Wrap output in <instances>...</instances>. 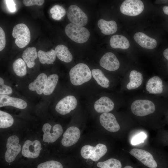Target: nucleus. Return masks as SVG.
Instances as JSON below:
<instances>
[{
    "instance_id": "6ab92c4d",
    "label": "nucleus",
    "mask_w": 168,
    "mask_h": 168,
    "mask_svg": "<svg viewBox=\"0 0 168 168\" xmlns=\"http://www.w3.org/2000/svg\"><path fill=\"white\" fill-rule=\"evenodd\" d=\"M47 78L45 74H40L33 82L29 84V89L31 91H35L39 95L41 94L44 91Z\"/></svg>"
},
{
    "instance_id": "c9c22d12",
    "label": "nucleus",
    "mask_w": 168,
    "mask_h": 168,
    "mask_svg": "<svg viewBox=\"0 0 168 168\" xmlns=\"http://www.w3.org/2000/svg\"><path fill=\"white\" fill-rule=\"evenodd\" d=\"M44 2L43 0H24L23 4L26 6H30L34 5L41 6Z\"/></svg>"
},
{
    "instance_id": "2f4dec72",
    "label": "nucleus",
    "mask_w": 168,
    "mask_h": 168,
    "mask_svg": "<svg viewBox=\"0 0 168 168\" xmlns=\"http://www.w3.org/2000/svg\"><path fill=\"white\" fill-rule=\"evenodd\" d=\"M97 166L100 168L105 166L109 168H121L122 165L118 160L114 158H110L105 161L97 163Z\"/></svg>"
},
{
    "instance_id": "7c9ffc66",
    "label": "nucleus",
    "mask_w": 168,
    "mask_h": 168,
    "mask_svg": "<svg viewBox=\"0 0 168 168\" xmlns=\"http://www.w3.org/2000/svg\"><path fill=\"white\" fill-rule=\"evenodd\" d=\"M50 12L52 14V17L56 20H61L66 14V11L64 8L58 5L53 6L50 9Z\"/></svg>"
},
{
    "instance_id": "c85d7f7f",
    "label": "nucleus",
    "mask_w": 168,
    "mask_h": 168,
    "mask_svg": "<svg viewBox=\"0 0 168 168\" xmlns=\"http://www.w3.org/2000/svg\"><path fill=\"white\" fill-rule=\"evenodd\" d=\"M13 70L16 74L19 77H22L26 73V67L25 61L21 58L16 59L13 64Z\"/></svg>"
},
{
    "instance_id": "412c9836",
    "label": "nucleus",
    "mask_w": 168,
    "mask_h": 168,
    "mask_svg": "<svg viewBox=\"0 0 168 168\" xmlns=\"http://www.w3.org/2000/svg\"><path fill=\"white\" fill-rule=\"evenodd\" d=\"M97 25L101 33L105 35L113 34L117 30V24L114 21H108L100 19L98 21Z\"/></svg>"
},
{
    "instance_id": "dca6fc26",
    "label": "nucleus",
    "mask_w": 168,
    "mask_h": 168,
    "mask_svg": "<svg viewBox=\"0 0 168 168\" xmlns=\"http://www.w3.org/2000/svg\"><path fill=\"white\" fill-rule=\"evenodd\" d=\"M26 102L19 98L11 97L7 95H0V107L11 106L16 108L23 109L27 107Z\"/></svg>"
},
{
    "instance_id": "a19ab883",
    "label": "nucleus",
    "mask_w": 168,
    "mask_h": 168,
    "mask_svg": "<svg viewBox=\"0 0 168 168\" xmlns=\"http://www.w3.org/2000/svg\"><path fill=\"white\" fill-rule=\"evenodd\" d=\"M124 168H133L132 166H125Z\"/></svg>"
},
{
    "instance_id": "a211bd4d",
    "label": "nucleus",
    "mask_w": 168,
    "mask_h": 168,
    "mask_svg": "<svg viewBox=\"0 0 168 168\" xmlns=\"http://www.w3.org/2000/svg\"><path fill=\"white\" fill-rule=\"evenodd\" d=\"M114 104L109 98L104 96L97 100L94 104L95 110L99 113L109 112L114 108Z\"/></svg>"
},
{
    "instance_id": "a878e982",
    "label": "nucleus",
    "mask_w": 168,
    "mask_h": 168,
    "mask_svg": "<svg viewBox=\"0 0 168 168\" xmlns=\"http://www.w3.org/2000/svg\"><path fill=\"white\" fill-rule=\"evenodd\" d=\"M37 53L39 61L42 64H53L56 59V55L55 50L52 49L47 52L40 50Z\"/></svg>"
},
{
    "instance_id": "4c0bfd02",
    "label": "nucleus",
    "mask_w": 168,
    "mask_h": 168,
    "mask_svg": "<svg viewBox=\"0 0 168 168\" xmlns=\"http://www.w3.org/2000/svg\"><path fill=\"white\" fill-rule=\"evenodd\" d=\"M6 5L10 11L11 12H14L16 11V4L13 0H5Z\"/></svg>"
},
{
    "instance_id": "1a4fd4ad",
    "label": "nucleus",
    "mask_w": 168,
    "mask_h": 168,
    "mask_svg": "<svg viewBox=\"0 0 168 168\" xmlns=\"http://www.w3.org/2000/svg\"><path fill=\"white\" fill-rule=\"evenodd\" d=\"M43 140L47 142L52 143L55 142L62 134L63 129L61 125L55 124L52 128L48 123H45L43 126Z\"/></svg>"
},
{
    "instance_id": "e433bc0d",
    "label": "nucleus",
    "mask_w": 168,
    "mask_h": 168,
    "mask_svg": "<svg viewBox=\"0 0 168 168\" xmlns=\"http://www.w3.org/2000/svg\"><path fill=\"white\" fill-rule=\"evenodd\" d=\"M6 43L5 35L3 29L0 27V51L5 48Z\"/></svg>"
},
{
    "instance_id": "f704fd0d",
    "label": "nucleus",
    "mask_w": 168,
    "mask_h": 168,
    "mask_svg": "<svg viewBox=\"0 0 168 168\" xmlns=\"http://www.w3.org/2000/svg\"><path fill=\"white\" fill-rule=\"evenodd\" d=\"M147 138V135L143 132H141L134 137L131 142L133 145H136L144 142Z\"/></svg>"
},
{
    "instance_id": "9b49d317",
    "label": "nucleus",
    "mask_w": 168,
    "mask_h": 168,
    "mask_svg": "<svg viewBox=\"0 0 168 168\" xmlns=\"http://www.w3.org/2000/svg\"><path fill=\"white\" fill-rule=\"evenodd\" d=\"M77 101L73 96H67L60 100L55 106L56 111L63 115L69 113L76 107Z\"/></svg>"
},
{
    "instance_id": "20e7f679",
    "label": "nucleus",
    "mask_w": 168,
    "mask_h": 168,
    "mask_svg": "<svg viewBox=\"0 0 168 168\" xmlns=\"http://www.w3.org/2000/svg\"><path fill=\"white\" fill-rule=\"evenodd\" d=\"M131 110L134 115L138 116H144L154 112L155 106L151 100L147 99H138L132 103Z\"/></svg>"
},
{
    "instance_id": "f3484780",
    "label": "nucleus",
    "mask_w": 168,
    "mask_h": 168,
    "mask_svg": "<svg viewBox=\"0 0 168 168\" xmlns=\"http://www.w3.org/2000/svg\"><path fill=\"white\" fill-rule=\"evenodd\" d=\"M134 39L138 44L145 49H153L157 45V42L155 39L142 32L136 33L134 35Z\"/></svg>"
},
{
    "instance_id": "b1692460",
    "label": "nucleus",
    "mask_w": 168,
    "mask_h": 168,
    "mask_svg": "<svg viewBox=\"0 0 168 168\" xmlns=\"http://www.w3.org/2000/svg\"><path fill=\"white\" fill-rule=\"evenodd\" d=\"M129 77L130 81L126 86L128 89L131 90L137 88L142 84L143 78L140 72L132 70L130 73Z\"/></svg>"
},
{
    "instance_id": "7ed1b4c3",
    "label": "nucleus",
    "mask_w": 168,
    "mask_h": 168,
    "mask_svg": "<svg viewBox=\"0 0 168 168\" xmlns=\"http://www.w3.org/2000/svg\"><path fill=\"white\" fill-rule=\"evenodd\" d=\"M12 36L16 39V44L20 48L25 47L30 40V30L28 26L23 23L18 24L14 26Z\"/></svg>"
},
{
    "instance_id": "0eeeda50",
    "label": "nucleus",
    "mask_w": 168,
    "mask_h": 168,
    "mask_svg": "<svg viewBox=\"0 0 168 168\" xmlns=\"http://www.w3.org/2000/svg\"><path fill=\"white\" fill-rule=\"evenodd\" d=\"M18 137L15 135L10 137L7 139L6 147L7 148L5 154L6 161L8 163L13 161L21 150V146L19 144Z\"/></svg>"
},
{
    "instance_id": "ea45409f",
    "label": "nucleus",
    "mask_w": 168,
    "mask_h": 168,
    "mask_svg": "<svg viewBox=\"0 0 168 168\" xmlns=\"http://www.w3.org/2000/svg\"><path fill=\"white\" fill-rule=\"evenodd\" d=\"M163 10L164 13L168 15V6H165L163 7Z\"/></svg>"
},
{
    "instance_id": "ddd939ff",
    "label": "nucleus",
    "mask_w": 168,
    "mask_h": 168,
    "mask_svg": "<svg viewBox=\"0 0 168 168\" xmlns=\"http://www.w3.org/2000/svg\"><path fill=\"white\" fill-rule=\"evenodd\" d=\"M100 121L101 125L109 132H115L120 129V126L115 116L111 113L105 112L101 114Z\"/></svg>"
},
{
    "instance_id": "423d86ee",
    "label": "nucleus",
    "mask_w": 168,
    "mask_h": 168,
    "mask_svg": "<svg viewBox=\"0 0 168 168\" xmlns=\"http://www.w3.org/2000/svg\"><path fill=\"white\" fill-rule=\"evenodd\" d=\"M144 6L140 0H126L122 3L120 11L123 14L135 16L140 14L143 11Z\"/></svg>"
},
{
    "instance_id": "f8f14e48",
    "label": "nucleus",
    "mask_w": 168,
    "mask_h": 168,
    "mask_svg": "<svg viewBox=\"0 0 168 168\" xmlns=\"http://www.w3.org/2000/svg\"><path fill=\"white\" fill-rule=\"evenodd\" d=\"M41 149V144L39 141L27 140L23 145L22 154L26 157L35 158L39 156Z\"/></svg>"
},
{
    "instance_id": "5701e85b",
    "label": "nucleus",
    "mask_w": 168,
    "mask_h": 168,
    "mask_svg": "<svg viewBox=\"0 0 168 168\" xmlns=\"http://www.w3.org/2000/svg\"><path fill=\"white\" fill-rule=\"evenodd\" d=\"M38 56L36 48L34 47H28L23 52L22 57L27 67L30 68L35 64V60Z\"/></svg>"
},
{
    "instance_id": "6e6552de",
    "label": "nucleus",
    "mask_w": 168,
    "mask_h": 168,
    "mask_svg": "<svg viewBox=\"0 0 168 168\" xmlns=\"http://www.w3.org/2000/svg\"><path fill=\"white\" fill-rule=\"evenodd\" d=\"M68 18L72 23L82 26H85L88 22L86 15L79 7L71 5L69 7L67 13Z\"/></svg>"
},
{
    "instance_id": "bb28decb",
    "label": "nucleus",
    "mask_w": 168,
    "mask_h": 168,
    "mask_svg": "<svg viewBox=\"0 0 168 168\" xmlns=\"http://www.w3.org/2000/svg\"><path fill=\"white\" fill-rule=\"evenodd\" d=\"M91 72L93 77L98 84L105 88H107L109 86V80L100 69H93L91 70Z\"/></svg>"
},
{
    "instance_id": "9d476101",
    "label": "nucleus",
    "mask_w": 168,
    "mask_h": 168,
    "mask_svg": "<svg viewBox=\"0 0 168 168\" xmlns=\"http://www.w3.org/2000/svg\"><path fill=\"white\" fill-rule=\"evenodd\" d=\"M130 153L146 166L150 168L157 167L156 161L149 152L141 149L133 148L131 150Z\"/></svg>"
},
{
    "instance_id": "aec40b11",
    "label": "nucleus",
    "mask_w": 168,
    "mask_h": 168,
    "mask_svg": "<svg viewBox=\"0 0 168 168\" xmlns=\"http://www.w3.org/2000/svg\"><path fill=\"white\" fill-rule=\"evenodd\" d=\"M162 80L158 76H155L151 78L146 85V89L149 93L158 94L161 93L163 90Z\"/></svg>"
},
{
    "instance_id": "393cba45",
    "label": "nucleus",
    "mask_w": 168,
    "mask_h": 168,
    "mask_svg": "<svg viewBox=\"0 0 168 168\" xmlns=\"http://www.w3.org/2000/svg\"><path fill=\"white\" fill-rule=\"evenodd\" d=\"M55 50L56 56L61 61L65 63H69L72 61V56L66 46L58 45L56 46Z\"/></svg>"
},
{
    "instance_id": "473e14b6",
    "label": "nucleus",
    "mask_w": 168,
    "mask_h": 168,
    "mask_svg": "<svg viewBox=\"0 0 168 168\" xmlns=\"http://www.w3.org/2000/svg\"><path fill=\"white\" fill-rule=\"evenodd\" d=\"M37 168H63L62 164L55 161H49L39 164Z\"/></svg>"
},
{
    "instance_id": "f257e3e1",
    "label": "nucleus",
    "mask_w": 168,
    "mask_h": 168,
    "mask_svg": "<svg viewBox=\"0 0 168 168\" xmlns=\"http://www.w3.org/2000/svg\"><path fill=\"white\" fill-rule=\"evenodd\" d=\"M69 75L71 82L75 86L80 85L88 82L92 77L89 68L84 63H78L71 68Z\"/></svg>"
},
{
    "instance_id": "37998d69",
    "label": "nucleus",
    "mask_w": 168,
    "mask_h": 168,
    "mask_svg": "<svg viewBox=\"0 0 168 168\" xmlns=\"http://www.w3.org/2000/svg\"><path fill=\"white\" fill-rule=\"evenodd\" d=\"M16 86H18V85H16Z\"/></svg>"
},
{
    "instance_id": "4be33fe9",
    "label": "nucleus",
    "mask_w": 168,
    "mask_h": 168,
    "mask_svg": "<svg viewBox=\"0 0 168 168\" xmlns=\"http://www.w3.org/2000/svg\"><path fill=\"white\" fill-rule=\"evenodd\" d=\"M110 44L111 47L114 49H127L130 46L129 41L124 36L114 35L110 38Z\"/></svg>"
},
{
    "instance_id": "cd10ccee",
    "label": "nucleus",
    "mask_w": 168,
    "mask_h": 168,
    "mask_svg": "<svg viewBox=\"0 0 168 168\" xmlns=\"http://www.w3.org/2000/svg\"><path fill=\"white\" fill-rule=\"evenodd\" d=\"M58 79V76L56 74L49 75L47 78L43 94L45 95L51 94L54 90Z\"/></svg>"
},
{
    "instance_id": "c756f323",
    "label": "nucleus",
    "mask_w": 168,
    "mask_h": 168,
    "mask_svg": "<svg viewBox=\"0 0 168 168\" xmlns=\"http://www.w3.org/2000/svg\"><path fill=\"white\" fill-rule=\"evenodd\" d=\"M14 123V119L9 114L0 111V128H6L11 127Z\"/></svg>"
},
{
    "instance_id": "72a5a7b5",
    "label": "nucleus",
    "mask_w": 168,
    "mask_h": 168,
    "mask_svg": "<svg viewBox=\"0 0 168 168\" xmlns=\"http://www.w3.org/2000/svg\"><path fill=\"white\" fill-rule=\"evenodd\" d=\"M0 95H7L12 93L11 88L4 84V80L1 77H0Z\"/></svg>"
},
{
    "instance_id": "2eb2a0df",
    "label": "nucleus",
    "mask_w": 168,
    "mask_h": 168,
    "mask_svg": "<svg viewBox=\"0 0 168 168\" xmlns=\"http://www.w3.org/2000/svg\"><path fill=\"white\" fill-rule=\"evenodd\" d=\"M80 134V131L78 128L75 126L68 128L63 134L62 144L66 147L74 144L79 139Z\"/></svg>"
},
{
    "instance_id": "39448f33",
    "label": "nucleus",
    "mask_w": 168,
    "mask_h": 168,
    "mask_svg": "<svg viewBox=\"0 0 168 168\" xmlns=\"http://www.w3.org/2000/svg\"><path fill=\"white\" fill-rule=\"evenodd\" d=\"M107 151V148L105 145L99 143L95 147L89 145L83 146L81 149V154L84 159H90L96 161L104 156Z\"/></svg>"
},
{
    "instance_id": "4468645a",
    "label": "nucleus",
    "mask_w": 168,
    "mask_h": 168,
    "mask_svg": "<svg viewBox=\"0 0 168 168\" xmlns=\"http://www.w3.org/2000/svg\"><path fill=\"white\" fill-rule=\"evenodd\" d=\"M100 65L105 69L110 71L118 69L120 66L119 60L113 53L108 52L105 54L100 61Z\"/></svg>"
},
{
    "instance_id": "79ce46f5",
    "label": "nucleus",
    "mask_w": 168,
    "mask_h": 168,
    "mask_svg": "<svg viewBox=\"0 0 168 168\" xmlns=\"http://www.w3.org/2000/svg\"><path fill=\"white\" fill-rule=\"evenodd\" d=\"M100 168H109L108 167H105V166H102Z\"/></svg>"
},
{
    "instance_id": "f03ea898",
    "label": "nucleus",
    "mask_w": 168,
    "mask_h": 168,
    "mask_svg": "<svg viewBox=\"0 0 168 168\" xmlns=\"http://www.w3.org/2000/svg\"><path fill=\"white\" fill-rule=\"evenodd\" d=\"M67 35L72 40L78 43H83L89 39L90 33L86 28L72 23L68 24L65 28Z\"/></svg>"
},
{
    "instance_id": "58836bf2",
    "label": "nucleus",
    "mask_w": 168,
    "mask_h": 168,
    "mask_svg": "<svg viewBox=\"0 0 168 168\" xmlns=\"http://www.w3.org/2000/svg\"><path fill=\"white\" fill-rule=\"evenodd\" d=\"M164 57L168 61V48L165 49L163 52Z\"/></svg>"
}]
</instances>
